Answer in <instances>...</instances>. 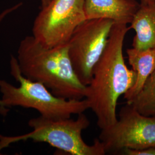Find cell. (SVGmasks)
<instances>
[{
  "mask_svg": "<svg viewBox=\"0 0 155 155\" xmlns=\"http://www.w3.org/2000/svg\"><path fill=\"white\" fill-rule=\"evenodd\" d=\"M101 130L99 139L106 153L155 147V116L143 115L127 104L121 108L116 122Z\"/></svg>",
  "mask_w": 155,
  "mask_h": 155,
  "instance_id": "7",
  "label": "cell"
},
{
  "mask_svg": "<svg viewBox=\"0 0 155 155\" xmlns=\"http://www.w3.org/2000/svg\"><path fill=\"white\" fill-rule=\"evenodd\" d=\"M16 58L25 77L43 84L56 96L68 100L85 98L87 86L74 71L68 43L48 48L33 36H27L20 43Z\"/></svg>",
  "mask_w": 155,
  "mask_h": 155,
  "instance_id": "2",
  "label": "cell"
},
{
  "mask_svg": "<svg viewBox=\"0 0 155 155\" xmlns=\"http://www.w3.org/2000/svg\"><path fill=\"white\" fill-rule=\"evenodd\" d=\"M140 5L136 0H85L84 11L86 20L106 18L128 24Z\"/></svg>",
  "mask_w": 155,
  "mask_h": 155,
  "instance_id": "8",
  "label": "cell"
},
{
  "mask_svg": "<svg viewBox=\"0 0 155 155\" xmlns=\"http://www.w3.org/2000/svg\"><path fill=\"white\" fill-rule=\"evenodd\" d=\"M122 155H155V147H150L143 150H134L125 149L121 152Z\"/></svg>",
  "mask_w": 155,
  "mask_h": 155,
  "instance_id": "12",
  "label": "cell"
},
{
  "mask_svg": "<svg viewBox=\"0 0 155 155\" xmlns=\"http://www.w3.org/2000/svg\"><path fill=\"white\" fill-rule=\"evenodd\" d=\"M11 74L20 86L16 87L5 80L0 79V110L14 106L31 108L40 116L51 119L68 118L73 114L83 113L90 109L89 102L68 100L52 94L43 84L25 77L20 71L16 58L11 56L9 61Z\"/></svg>",
  "mask_w": 155,
  "mask_h": 155,
  "instance_id": "3",
  "label": "cell"
},
{
  "mask_svg": "<svg viewBox=\"0 0 155 155\" xmlns=\"http://www.w3.org/2000/svg\"><path fill=\"white\" fill-rule=\"evenodd\" d=\"M0 155H2V153H1V150H0Z\"/></svg>",
  "mask_w": 155,
  "mask_h": 155,
  "instance_id": "16",
  "label": "cell"
},
{
  "mask_svg": "<svg viewBox=\"0 0 155 155\" xmlns=\"http://www.w3.org/2000/svg\"><path fill=\"white\" fill-rule=\"evenodd\" d=\"M84 1L51 0L34 21L35 39L48 48L67 44L75 29L86 20Z\"/></svg>",
  "mask_w": 155,
  "mask_h": 155,
  "instance_id": "6",
  "label": "cell"
},
{
  "mask_svg": "<svg viewBox=\"0 0 155 155\" xmlns=\"http://www.w3.org/2000/svg\"><path fill=\"white\" fill-rule=\"evenodd\" d=\"M130 29L127 24L114 22L105 51L87 86L85 98L101 130L116 122L118 100L136 82V73L127 67L123 55L125 36Z\"/></svg>",
  "mask_w": 155,
  "mask_h": 155,
  "instance_id": "1",
  "label": "cell"
},
{
  "mask_svg": "<svg viewBox=\"0 0 155 155\" xmlns=\"http://www.w3.org/2000/svg\"><path fill=\"white\" fill-rule=\"evenodd\" d=\"M22 5V2H18L14 5L8 7L4 9L3 11L0 12V24L3 22V21L7 17L11 15L14 12L16 11L17 10H18Z\"/></svg>",
  "mask_w": 155,
  "mask_h": 155,
  "instance_id": "13",
  "label": "cell"
},
{
  "mask_svg": "<svg viewBox=\"0 0 155 155\" xmlns=\"http://www.w3.org/2000/svg\"><path fill=\"white\" fill-rule=\"evenodd\" d=\"M127 60L132 69L136 73V79L132 87L124 95L126 103L130 104L143 88L144 83L155 70V47L139 50H127Z\"/></svg>",
  "mask_w": 155,
  "mask_h": 155,
  "instance_id": "10",
  "label": "cell"
},
{
  "mask_svg": "<svg viewBox=\"0 0 155 155\" xmlns=\"http://www.w3.org/2000/svg\"><path fill=\"white\" fill-rule=\"evenodd\" d=\"M129 28L136 33L133 48L144 50L155 47V1L140 4Z\"/></svg>",
  "mask_w": 155,
  "mask_h": 155,
  "instance_id": "9",
  "label": "cell"
},
{
  "mask_svg": "<svg viewBox=\"0 0 155 155\" xmlns=\"http://www.w3.org/2000/svg\"><path fill=\"white\" fill-rule=\"evenodd\" d=\"M40 1H41V8H43L47 5H48L51 0H40Z\"/></svg>",
  "mask_w": 155,
  "mask_h": 155,
  "instance_id": "14",
  "label": "cell"
},
{
  "mask_svg": "<svg viewBox=\"0 0 155 155\" xmlns=\"http://www.w3.org/2000/svg\"><path fill=\"white\" fill-rule=\"evenodd\" d=\"M78 116L75 120L51 119L41 116L32 118L28 122L32 129L31 132L13 136L0 134V150L18 141L32 140L47 143L69 155H105L106 151L100 139H95L93 145L84 142L82 133L89 127L90 122L84 113Z\"/></svg>",
  "mask_w": 155,
  "mask_h": 155,
  "instance_id": "4",
  "label": "cell"
},
{
  "mask_svg": "<svg viewBox=\"0 0 155 155\" xmlns=\"http://www.w3.org/2000/svg\"><path fill=\"white\" fill-rule=\"evenodd\" d=\"M129 105L143 115L155 116V70Z\"/></svg>",
  "mask_w": 155,
  "mask_h": 155,
  "instance_id": "11",
  "label": "cell"
},
{
  "mask_svg": "<svg viewBox=\"0 0 155 155\" xmlns=\"http://www.w3.org/2000/svg\"><path fill=\"white\" fill-rule=\"evenodd\" d=\"M140 4H146L148 2H153L155 1V0H140Z\"/></svg>",
  "mask_w": 155,
  "mask_h": 155,
  "instance_id": "15",
  "label": "cell"
},
{
  "mask_svg": "<svg viewBox=\"0 0 155 155\" xmlns=\"http://www.w3.org/2000/svg\"><path fill=\"white\" fill-rule=\"evenodd\" d=\"M114 24L106 18L86 20L75 29L68 42L74 71L85 86L91 82L94 67L105 51Z\"/></svg>",
  "mask_w": 155,
  "mask_h": 155,
  "instance_id": "5",
  "label": "cell"
}]
</instances>
